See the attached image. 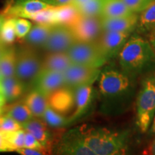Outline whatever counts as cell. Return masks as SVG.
I'll list each match as a JSON object with an SVG mask.
<instances>
[{"label":"cell","mask_w":155,"mask_h":155,"mask_svg":"<svg viewBox=\"0 0 155 155\" xmlns=\"http://www.w3.org/2000/svg\"><path fill=\"white\" fill-rule=\"evenodd\" d=\"M15 152V149L0 133V152Z\"/></svg>","instance_id":"obj_36"},{"label":"cell","mask_w":155,"mask_h":155,"mask_svg":"<svg viewBox=\"0 0 155 155\" xmlns=\"http://www.w3.org/2000/svg\"><path fill=\"white\" fill-rule=\"evenodd\" d=\"M103 31L131 32L135 30L138 22L137 13L113 18H101Z\"/></svg>","instance_id":"obj_17"},{"label":"cell","mask_w":155,"mask_h":155,"mask_svg":"<svg viewBox=\"0 0 155 155\" xmlns=\"http://www.w3.org/2000/svg\"><path fill=\"white\" fill-rule=\"evenodd\" d=\"M0 133L3 137L7 139V141L12 145L16 152L17 149L22 148L25 146V129H19L14 131H0Z\"/></svg>","instance_id":"obj_30"},{"label":"cell","mask_w":155,"mask_h":155,"mask_svg":"<svg viewBox=\"0 0 155 155\" xmlns=\"http://www.w3.org/2000/svg\"><path fill=\"white\" fill-rule=\"evenodd\" d=\"M24 102L34 117L42 118L45 110L49 106L48 97L35 89L26 96Z\"/></svg>","instance_id":"obj_22"},{"label":"cell","mask_w":155,"mask_h":155,"mask_svg":"<svg viewBox=\"0 0 155 155\" xmlns=\"http://www.w3.org/2000/svg\"><path fill=\"white\" fill-rule=\"evenodd\" d=\"M16 152L22 155H45V153L42 151L35 150V149L28 148V147L17 149Z\"/></svg>","instance_id":"obj_35"},{"label":"cell","mask_w":155,"mask_h":155,"mask_svg":"<svg viewBox=\"0 0 155 155\" xmlns=\"http://www.w3.org/2000/svg\"><path fill=\"white\" fill-rule=\"evenodd\" d=\"M5 115L10 116L22 127L34 117L24 101L15 103L9 106Z\"/></svg>","instance_id":"obj_26"},{"label":"cell","mask_w":155,"mask_h":155,"mask_svg":"<svg viewBox=\"0 0 155 155\" xmlns=\"http://www.w3.org/2000/svg\"><path fill=\"white\" fill-rule=\"evenodd\" d=\"M6 102L7 101H6L5 96H4L2 92L1 89H0V106H4Z\"/></svg>","instance_id":"obj_43"},{"label":"cell","mask_w":155,"mask_h":155,"mask_svg":"<svg viewBox=\"0 0 155 155\" xmlns=\"http://www.w3.org/2000/svg\"><path fill=\"white\" fill-rule=\"evenodd\" d=\"M42 69V59L30 47L16 50L15 75L23 83L33 81Z\"/></svg>","instance_id":"obj_6"},{"label":"cell","mask_w":155,"mask_h":155,"mask_svg":"<svg viewBox=\"0 0 155 155\" xmlns=\"http://www.w3.org/2000/svg\"><path fill=\"white\" fill-rule=\"evenodd\" d=\"M100 73V68L72 63L63 73L65 86L74 89L81 85L95 83L98 80Z\"/></svg>","instance_id":"obj_11"},{"label":"cell","mask_w":155,"mask_h":155,"mask_svg":"<svg viewBox=\"0 0 155 155\" xmlns=\"http://www.w3.org/2000/svg\"><path fill=\"white\" fill-rule=\"evenodd\" d=\"M78 9L72 4L55 7V24L70 26L80 17Z\"/></svg>","instance_id":"obj_24"},{"label":"cell","mask_w":155,"mask_h":155,"mask_svg":"<svg viewBox=\"0 0 155 155\" xmlns=\"http://www.w3.org/2000/svg\"><path fill=\"white\" fill-rule=\"evenodd\" d=\"M24 83L15 76L3 77L0 81V89L7 102L18 98L24 91Z\"/></svg>","instance_id":"obj_20"},{"label":"cell","mask_w":155,"mask_h":155,"mask_svg":"<svg viewBox=\"0 0 155 155\" xmlns=\"http://www.w3.org/2000/svg\"><path fill=\"white\" fill-rule=\"evenodd\" d=\"M65 53L72 63L100 68L108 63L96 42L75 41Z\"/></svg>","instance_id":"obj_5"},{"label":"cell","mask_w":155,"mask_h":155,"mask_svg":"<svg viewBox=\"0 0 155 155\" xmlns=\"http://www.w3.org/2000/svg\"><path fill=\"white\" fill-rule=\"evenodd\" d=\"M155 114V73H151L141 82L136 99V125L139 131H149Z\"/></svg>","instance_id":"obj_4"},{"label":"cell","mask_w":155,"mask_h":155,"mask_svg":"<svg viewBox=\"0 0 155 155\" xmlns=\"http://www.w3.org/2000/svg\"><path fill=\"white\" fill-rule=\"evenodd\" d=\"M22 125L18 122L7 115H2L1 116V125H0V131H14L19 129H22Z\"/></svg>","instance_id":"obj_32"},{"label":"cell","mask_w":155,"mask_h":155,"mask_svg":"<svg viewBox=\"0 0 155 155\" xmlns=\"http://www.w3.org/2000/svg\"><path fill=\"white\" fill-rule=\"evenodd\" d=\"M149 132H150V134L155 135V114L154 118H153L152 124H151L150 129H149Z\"/></svg>","instance_id":"obj_41"},{"label":"cell","mask_w":155,"mask_h":155,"mask_svg":"<svg viewBox=\"0 0 155 155\" xmlns=\"http://www.w3.org/2000/svg\"><path fill=\"white\" fill-rule=\"evenodd\" d=\"M16 63V49L7 47L0 57V73L3 77L15 75Z\"/></svg>","instance_id":"obj_25"},{"label":"cell","mask_w":155,"mask_h":155,"mask_svg":"<svg viewBox=\"0 0 155 155\" xmlns=\"http://www.w3.org/2000/svg\"><path fill=\"white\" fill-rule=\"evenodd\" d=\"M1 116H0V125H1Z\"/></svg>","instance_id":"obj_47"},{"label":"cell","mask_w":155,"mask_h":155,"mask_svg":"<svg viewBox=\"0 0 155 155\" xmlns=\"http://www.w3.org/2000/svg\"><path fill=\"white\" fill-rule=\"evenodd\" d=\"M121 70L131 78L155 71V53L150 42L139 34L131 35L119 55Z\"/></svg>","instance_id":"obj_2"},{"label":"cell","mask_w":155,"mask_h":155,"mask_svg":"<svg viewBox=\"0 0 155 155\" xmlns=\"http://www.w3.org/2000/svg\"><path fill=\"white\" fill-rule=\"evenodd\" d=\"M33 81L35 89L47 97L65 86L63 73L50 70H41Z\"/></svg>","instance_id":"obj_13"},{"label":"cell","mask_w":155,"mask_h":155,"mask_svg":"<svg viewBox=\"0 0 155 155\" xmlns=\"http://www.w3.org/2000/svg\"><path fill=\"white\" fill-rule=\"evenodd\" d=\"M136 29L138 34L141 35H149L154 30L155 0H153L146 8L140 12Z\"/></svg>","instance_id":"obj_21"},{"label":"cell","mask_w":155,"mask_h":155,"mask_svg":"<svg viewBox=\"0 0 155 155\" xmlns=\"http://www.w3.org/2000/svg\"><path fill=\"white\" fill-rule=\"evenodd\" d=\"M102 3L103 0H88L76 8L81 16L100 17Z\"/></svg>","instance_id":"obj_28"},{"label":"cell","mask_w":155,"mask_h":155,"mask_svg":"<svg viewBox=\"0 0 155 155\" xmlns=\"http://www.w3.org/2000/svg\"><path fill=\"white\" fill-rule=\"evenodd\" d=\"M16 38L14 18H6L0 30V39L5 45H9L15 41Z\"/></svg>","instance_id":"obj_29"},{"label":"cell","mask_w":155,"mask_h":155,"mask_svg":"<svg viewBox=\"0 0 155 155\" xmlns=\"http://www.w3.org/2000/svg\"><path fill=\"white\" fill-rule=\"evenodd\" d=\"M131 32L103 31L96 42L108 62L118 57Z\"/></svg>","instance_id":"obj_10"},{"label":"cell","mask_w":155,"mask_h":155,"mask_svg":"<svg viewBox=\"0 0 155 155\" xmlns=\"http://www.w3.org/2000/svg\"><path fill=\"white\" fill-rule=\"evenodd\" d=\"M24 147H28V148L35 149V150H40L42 152H43L45 154H50V152L47 150V148H45L32 134L27 131H25Z\"/></svg>","instance_id":"obj_33"},{"label":"cell","mask_w":155,"mask_h":155,"mask_svg":"<svg viewBox=\"0 0 155 155\" xmlns=\"http://www.w3.org/2000/svg\"><path fill=\"white\" fill-rule=\"evenodd\" d=\"M46 124L52 127H61L69 124L68 119H66L63 114L55 111L51 107L48 106L41 118Z\"/></svg>","instance_id":"obj_27"},{"label":"cell","mask_w":155,"mask_h":155,"mask_svg":"<svg viewBox=\"0 0 155 155\" xmlns=\"http://www.w3.org/2000/svg\"><path fill=\"white\" fill-rule=\"evenodd\" d=\"M72 64L66 53H48L42 59V69L63 73Z\"/></svg>","instance_id":"obj_19"},{"label":"cell","mask_w":155,"mask_h":155,"mask_svg":"<svg viewBox=\"0 0 155 155\" xmlns=\"http://www.w3.org/2000/svg\"><path fill=\"white\" fill-rule=\"evenodd\" d=\"M133 12L139 13L152 2L153 0H122Z\"/></svg>","instance_id":"obj_34"},{"label":"cell","mask_w":155,"mask_h":155,"mask_svg":"<svg viewBox=\"0 0 155 155\" xmlns=\"http://www.w3.org/2000/svg\"><path fill=\"white\" fill-rule=\"evenodd\" d=\"M23 129L32 134L50 152L53 144V137L46 122L41 118L33 117L22 125Z\"/></svg>","instance_id":"obj_15"},{"label":"cell","mask_w":155,"mask_h":155,"mask_svg":"<svg viewBox=\"0 0 155 155\" xmlns=\"http://www.w3.org/2000/svg\"><path fill=\"white\" fill-rule=\"evenodd\" d=\"M6 48H7V45H5V43H4V42H2V40L0 39V57H1V55H2V53L5 50Z\"/></svg>","instance_id":"obj_42"},{"label":"cell","mask_w":155,"mask_h":155,"mask_svg":"<svg viewBox=\"0 0 155 155\" xmlns=\"http://www.w3.org/2000/svg\"><path fill=\"white\" fill-rule=\"evenodd\" d=\"M94 83H86L74 88L75 108L74 112L68 118L69 123L79 119L83 114L86 113L92 100Z\"/></svg>","instance_id":"obj_16"},{"label":"cell","mask_w":155,"mask_h":155,"mask_svg":"<svg viewBox=\"0 0 155 155\" xmlns=\"http://www.w3.org/2000/svg\"><path fill=\"white\" fill-rule=\"evenodd\" d=\"M148 41L150 42L151 46H152V49L155 53V29L149 34Z\"/></svg>","instance_id":"obj_39"},{"label":"cell","mask_w":155,"mask_h":155,"mask_svg":"<svg viewBox=\"0 0 155 155\" xmlns=\"http://www.w3.org/2000/svg\"><path fill=\"white\" fill-rule=\"evenodd\" d=\"M75 41L76 39L69 26L55 24L42 48L48 53H65Z\"/></svg>","instance_id":"obj_8"},{"label":"cell","mask_w":155,"mask_h":155,"mask_svg":"<svg viewBox=\"0 0 155 155\" xmlns=\"http://www.w3.org/2000/svg\"><path fill=\"white\" fill-rule=\"evenodd\" d=\"M15 19V27L17 38H24L32 28L31 23L27 18L24 17H13Z\"/></svg>","instance_id":"obj_31"},{"label":"cell","mask_w":155,"mask_h":155,"mask_svg":"<svg viewBox=\"0 0 155 155\" xmlns=\"http://www.w3.org/2000/svg\"><path fill=\"white\" fill-rule=\"evenodd\" d=\"M132 11L122 0H103L101 18H113L132 14Z\"/></svg>","instance_id":"obj_23"},{"label":"cell","mask_w":155,"mask_h":155,"mask_svg":"<svg viewBox=\"0 0 155 155\" xmlns=\"http://www.w3.org/2000/svg\"><path fill=\"white\" fill-rule=\"evenodd\" d=\"M3 114V106H0V116Z\"/></svg>","instance_id":"obj_45"},{"label":"cell","mask_w":155,"mask_h":155,"mask_svg":"<svg viewBox=\"0 0 155 155\" xmlns=\"http://www.w3.org/2000/svg\"><path fill=\"white\" fill-rule=\"evenodd\" d=\"M69 27L78 41L96 42L103 32L101 17L80 15Z\"/></svg>","instance_id":"obj_9"},{"label":"cell","mask_w":155,"mask_h":155,"mask_svg":"<svg viewBox=\"0 0 155 155\" xmlns=\"http://www.w3.org/2000/svg\"><path fill=\"white\" fill-rule=\"evenodd\" d=\"M55 153L68 155H95L85 144L80 127L63 134L56 144Z\"/></svg>","instance_id":"obj_7"},{"label":"cell","mask_w":155,"mask_h":155,"mask_svg":"<svg viewBox=\"0 0 155 155\" xmlns=\"http://www.w3.org/2000/svg\"><path fill=\"white\" fill-rule=\"evenodd\" d=\"M143 154L155 155V138L150 143L145 150L143 151Z\"/></svg>","instance_id":"obj_38"},{"label":"cell","mask_w":155,"mask_h":155,"mask_svg":"<svg viewBox=\"0 0 155 155\" xmlns=\"http://www.w3.org/2000/svg\"><path fill=\"white\" fill-rule=\"evenodd\" d=\"M98 79L103 111L118 114L127 110L134 96V79L121 70L109 67L101 71Z\"/></svg>","instance_id":"obj_1"},{"label":"cell","mask_w":155,"mask_h":155,"mask_svg":"<svg viewBox=\"0 0 155 155\" xmlns=\"http://www.w3.org/2000/svg\"><path fill=\"white\" fill-rule=\"evenodd\" d=\"M88 0H73L71 4H72L73 5H74L75 7H79V6L82 5L83 4L86 3V2H88Z\"/></svg>","instance_id":"obj_40"},{"label":"cell","mask_w":155,"mask_h":155,"mask_svg":"<svg viewBox=\"0 0 155 155\" xmlns=\"http://www.w3.org/2000/svg\"><path fill=\"white\" fill-rule=\"evenodd\" d=\"M79 127L85 144L95 155H121L127 153L129 131H112L86 125Z\"/></svg>","instance_id":"obj_3"},{"label":"cell","mask_w":155,"mask_h":155,"mask_svg":"<svg viewBox=\"0 0 155 155\" xmlns=\"http://www.w3.org/2000/svg\"><path fill=\"white\" fill-rule=\"evenodd\" d=\"M50 7L51 6L41 0H8L3 9L2 14L6 18L24 17L29 19L35 13Z\"/></svg>","instance_id":"obj_12"},{"label":"cell","mask_w":155,"mask_h":155,"mask_svg":"<svg viewBox=\"0 0 155 155\" xmlns=\"http://www.w3.org/2000/svg\"><path fill=\"white\" fill-rule=\"evenodd\" d=\"M50 107L61 114H66L75 106L74 89L63 86L48 96Z\"/></svg>","instance_id":"obj_14"},{"label":"cell","mask_w":155,"mask_h":155,"mask_svg":"<svg viewBox=\"0 0 155 155\" xmlns=\"http://www.w3.org/2000/svg\"><path fill=\"white\" fill-rule=\"evenodd\" d=\"M5 19H6V17L5 15H4L2 13H0V30H1L2 27Z\"/></svg>","instance_id":"obj_44"},{"label":"cell","mask_w":155,"mask_h":155,"mask_svg":"<svg viewBox=\"0 0 155 155\" xmlns=\"http://www.w3.org/2000/svg\"><path fill=\"white\" fill-rule=\"evenodd\" d=\"M2 78H3V76H2V74H1V73H0V81H1V80H2Z\"/></svg>","instance_id":"obj_46"},{"label":"cell","mask_w":155,"mask_h":155,"mask_svg":"<svg viewBox=\"0 0 155 155\" xmlns=\"http://www.w3.org/2000/svg\"><path fill=\"white\" fill-rule=\"evenodd\" d=\"M53 25L55 24L38 22L34 26H32L24 39L30 45L42 48L45 42L47 41Z\"/></svg>","instance_id":"obj_18"},{"label":"cell","mask_w":155,"mask_h":155,"mask_svg":"<svg viewBox=\"0 0 155 155\" xmlns=\"http://www.w3.org/2000/svg\"><path fill=\"white\" fill-rule=\"evenodd\" d=\"M41 1L51 7H58L71 4L73 0H41Z\"/></svg>","instance_id":"obj_37"}]
</instances>
